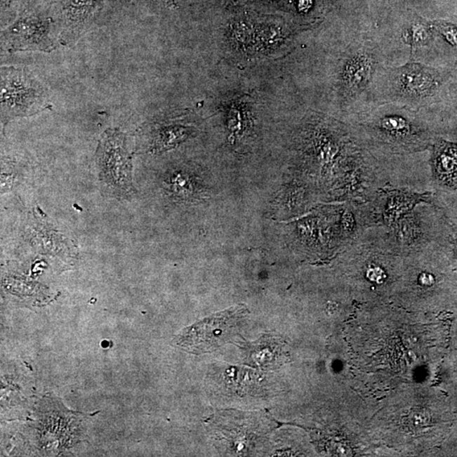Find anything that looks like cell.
I'll return each instance as SVG.
<instances>
[{"label": "cell", "instance_id": "obj_1", "mask_svg": "<svg viewBox=\"0 0 457 457\" xmlns=\"http://www.w3.org/2000/svg\"><path fill=\"white\" fill-rule=\"evenodd\" d=\"M2 125L16 117H32L52 106L44 85L26 68L1 67Z\"/></svg>", "mask_w": 457, "mask_h": 457}, {"label": "cell", "instance_id": "obj_2", "mask_svg": "<svg viewBox=\"0 0 457 457\" xmlns=\"http://www.w3.org/2000/svg\"><path fill=\"white\" fill-rule=\"evenodd\" d=\"M244 305H238L218 312L181 331L175 343L192 353L216 351L232 339L248 315Z\"/></svg>", "mask_w": 457, "mask_h": 457}, {"label": "cell", "instance_id": "obj_3", "mask_svg": "<svg viewBox=\"0 0 457 457\" xmlns=\"http://www.w3.org/2000/svg\"><path fill=\"white\" fill-rule=\"evenodd\" d=\"M100 179L114 194H133V164L126 147V137L118 129H108L100 139L96 152Z\"/></svg>", "mask_w": 457, "mask_h": 457}, {"label": "cell", "instance_id": "obj_4", "mask_svg": "<svg viewBox=\"0 0 457 457\" xmlns=\"http://www.w3.org/2000/svg\"><path fill=\"white\" fill-rule=\"evenodd\" d=\"M58 44H60V28L53 24L51 18L39 12H26L1 35L2 48L9 53H51L58 47Z\"/></svg>", "mask_w": 457, "mask_h": 457}, {"label": "cell", "instance_id": "obj_5", "mask_svg": "<svg viewBox=\"0 0 457 457\" xmlns=\"http://www.w3.org/2000/svg\"><path fill=\"white\" fill-rule=\"evenodd\" d=\"M390 81L395 95L414 101L432 95L439 84L437 74L418 63L390 69Z\"/></svg>", "mask_w": 457, "mask_h": 457}, {"label": "cell", "instance_id": "obj_6", "mask_svg": "<svg viewBox=\"0 0 457 457\" xmlns=\"http://www.w3.org/2000/svg\"><path fill=\"white\" fill-rule=\"evenodd\" d=\"M102 0H68L60 25V44L72 47L88 30Z\"/></svg>", "mask_w": 457, "mask_h": 457}, {"label": "cell", "instance_id": "obj_7", "mask_svg": "<svg viewBox=\"0 0 457 457\" xmlns=\"http://www.w3.org/2000/svg\"><path fill=\"white\" fill-rule=\"evenodd\" d=\"M374 65L372 53L366 49L352 51L345 60L340 74V84L345 93L354 96L362 92L372 79Z\"/></svg>", "mask_w": 457, "mask_h": 457}, {"label": "cell", "instance_id": "obj_8", "mask_svg": "<svg viewBox=\"0 0 457 457\" xmlns=\"http://www.w3.org/2000/svg\"><path fill=\"white\" fill-rule=\"evenodd\" d=\"M397 105H384L373 111L371 126L378 133L389 138H406L413 134L415 126L413 113Z\"/></svg>", "mask_w": 457, "mask_h": 457}, {"label": "cell", "instance_id": "obj_9", "mask_svg": "<svg viewBox=\"0 0 457 457\" xmlns=\"http://www.w3.org/2000/svg\"><path fill=\"white\" fill-rule=\"evenodd\" d=\"M436 176L447 187L457 188V144L440 140L435 146Z\"/></svg>", "mask_w": 457, "mask_h": 457}, {"label": "cell", "instance_id": "obj_10", "mask_svg": "<svg viewBox=\"0 0 457 457\" xmlns=\"http://www.w3.org/2000/svg\"><path fill=\"white\" fill-rule=\"evenodd\" d=\"M431 39L430 32L427 25L422 22H414L411 24L409 30L405 37V42L411 45V49L423 46L430 42Z\"/></svg>", "mask_w": 457, "mask_h": 457}, {"label": "cell", "instance_id": "obj_11", "mask_svg": "<svg viewBox=\"0 0 457 457\" xmlns=\"http://www.w3.org/2000/svg\"><path fill=\"white\" fill-rule=\"evenodd\" d=\"M262 341L261 344L257 345L256 349L255 347L252 350V357L253 361L258 364L265 365L274 362V358L277 357V354L274 353L277 351V347H274V341Z\"/></svg>", "mask_w": 457, "mask_h": 457}, {"label": "cell", "instance_id": "obj_12", "mask_svg": "<svg viewBox=\"0 0 457 457\" xmlns=\"http://www.w3.org/2000/svg\"><path fill=\"white\" fill-rule=\"evenodd\" d=\"M435 27L446 39L449 43L457 46V27L456 26L438 23L435 24Z\"/></svg>", "mask_w": 457, "mask_h": 457}, {"label": "cell", "instance_id": "obj_13", "mask_svg": "<svg viewBox=\"0 0 457 457\" xmlns=\"http://www.w3.org/2000/svg\"><path fill=\"white\" fill-rule=\"evenodd\" d=\"M368 277L371 282L381 283L384 282L385 275L381 270L373 269L369 271Z\"/></svg>", "mask_w": 457, "mask_h": 457}]
</instances>
